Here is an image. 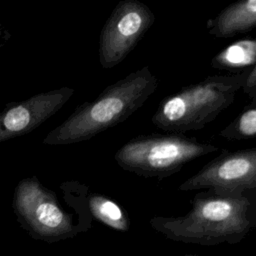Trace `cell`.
Segmentation results:
<instances>
[{"instance_id":"9c48e42d","label":"cell","mask_w":256,"mask_h":256,"mask_svg":"<svg viewBox=\"0 0 256 256\" xmlns=\"http://www.w3.org/2000/svg\"><path fill=\"white\" fill-rule=\"evenodd\" d=\"M210 35L230 38L256 28V0H239L231 3L206 22Z\"/></svg>"},{"instance_id":"9a60e30c","label":"cell","mask_w":256,"mask_h":256,"mask_svg":"<svg viewBox=\"0 0 256 256\" xmlns=\"http://www.w3.org/2000/svg\"><path fill=\"white\" fill-rule=\"evenodd\" d=\"M11 39L10 32L0 22V49L3 48Z\"/></svg>"},{"instance_id":"5b68a950","label":"cell","mask_w":256,"mask_h":256,"mask_svg":"<svg viewBox=\"0 0 256 256\" xmlns=\"http://www.w3.org/2000/svg\"><path fill=\"white\" fill-rule=\"evenodd\" d=\"M13 207L19 220L40 237H64L76 229L72 215L61 207L56 193L36 176L24 178L17 184Z\"/></svg>"},{"instance_id":"8992f818","label":"cell","mask_w":256,"mask_h":256,"mask_svg":"<svg viewBox=\"0 0 256 256\" xmlns=\"http://www.w3.org/2000/svg\"><path fill=\"white\" fill-rule=\"evenodd\" d=\"M155 22L153 11L139 0H121L99 38V60L105 69L120 64Z\"/></svg>"},{"instance_id":"7c38bea8","label":"cell","mask_w":256,"mask_h":256,"mask_svg":"<svg viewBox=\"0 0 256 256\" xmlns=\"http://www.w3.org/2000/svg\"><path fill=\"white\" fill-rule=\"evenodd\" d=\"M219 134L228 140L256 138V104L244 108Z\"/></svg>"},{"instance_id":"277c9868","label":"cell","mask_w":256,"mask_h":256,"mask_svg":"<svg viewBox=\"0 0 256 256\" xmlns=\"http://www.w3.org/2000/svg\"><path fill=\"white\" fill-rule=\"evenodd\" d=\"M219 147L182 134L138 135L115 153L116 163L125 171L145 178L164 179L196 158L216 152Z\"/></svg>"},{"instance_id":"30bf717a","label":"cell","mask_w":256,"mask_h":256,"mask_svg":"<svg viewBox=\"0 0 256 256\" xmlns=\"http://www.w3.org/2000/svg\"><path fill=\"white\" fill-rule=\"evenodd\" d=\"M256 62V38L240 39L219 52L212 60L211 66L229 70L233 74L250 70Z\"/></svg>"},{"instance_id":"6da1fadb","label":"cell","mask_w":256,"mask_h":256,"mask_svg":"<svg viewBox=\"0 0 256 256\" xmlns=\"http://www.w3.org/2000/svg\"><path fill=\"white\" fill-rule=\"evenodd\" d=\"M249 201L243 194L206 189L191 200L181 216H154L150 226L166 238L204 246L237 244L252 229L247 218Z\"/></svg>"},{"instance_id":"7a4b0ae2","label":"cell","mask_w":256,"mask_h":256,"mask_svg":"<svg viewBox=\"0 0 256 256\" xmlns=\"http://www.w3.org/2000/svg\"><path fill=\"white\" fill-rule=\"evenodd\" d=\"M158 79L149 66L129 73L107 86L94 100L79 105L43 144L68 145L91 139L133 115L156 91Z\"/></svg>"},{"instance_id":"4fadbf2b","label":"cell","mask_w":256,"mask_h":256,"mask_svg":"<svg viewBox=\"0 0 256 256\" xmlns=\"http://www.w3.org/2000/svg\"><path fill=\"white\" fill-rule=\"evenodd\" d=\"M242 90L251 100V104H256V62L248 71Z\"/></svg>"},{"instance_id":"52a82bcc","label":"cell","mask_w":256,"mask_h":256,"mask_svg":"<svg viewBox=\"0 0 256 256\" xmlns=\"http://www.w3.org/2000/svg\"><path fill=\"white\" fill-rule=\"evenodd\" d=\"M256 188V147L224 151L179 186L180 191L213 189L243 194Z\"/></svg>"},{"instance_id":"2e32d148","label":"cell","mask_w":256,"mask_h":256,"mask_svg":"<svg viewBox=\"0 0 256 256\" xmlns=\"http://www.w3.org/2000/svg\"><path fill=\"white\" fill-rule=\"evenodd\" d=\"M183 256H200V255H197V254H185Z\"/></svg>"},{"instance_id":"ba28073f","label":"cell","mask_w":256,"mask_h":256,"mask_svg":"<svg viewBox=\"0 0 256 256\" xmlns=\"http://www.w3.org/2000/svg\"><path fill=\"white\" fill-rule=\"evenodd\" d=\"M73 93V88L61 87L36 94L21 102L7 103L0 112V142L36 129L57 113Z\"/></svg>"},{"instance_id":"3957f363","label":"cell","mask_w":256,"mask_h":256,"mask_svg":"<svg viewBox=\"0 0 256 256\" xmlns=\"http://www.w3.org/2000/svg\"><path fill=\"white\" fill-rule=\"evenodd\" d=\"M248 71L211 75L180 88L160 101L151 118L153 125L174 134L204 128L234 102Z\"/></svg>"},{"instance_id":"8fae6325","label":"cell","mask_w":256,"mask_h":256,"mask_svg":"<svg viewBox=\"0 0 256 256\" xmlns=\"http://www.w3.org/2000/svg\"><path fill=\"white\" fill-rule=\"evenodd\" d=\"M90 214L112 229L126 232L130 229V220L126 211L114 200L98 193L87 198Z\"/></svg>"},{"instance_id":"5bb4252c","label":"cell","mask_w":256,"mask_h":256,"mask_svg":"<svg viewBox=\"0 0 256 256\" xmlns=\"http://www.w3.org/2000/svg\"><path fill=\"white\" fill-rule=\"evenodd\" d=\"M243 195L249 201V208H248V212H247V218L250 222L251 228L255 229L256 228V188L243 193Z\"/></svg>"}]
</instances>
